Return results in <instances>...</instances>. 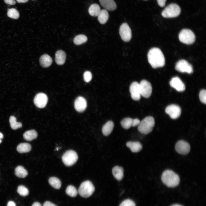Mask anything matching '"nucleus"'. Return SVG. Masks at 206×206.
Returning a JSON list of instances; mask_svg holds the SVG:
<instances>
[{
  "mask_svg": "<svg viewBox=\"0 0 206 206\" xmlns=\"http://www.w3.org/2000/svg\"><path fill=\"white\" fill-rule=\"evenodd\" d=\"M148 61L154 68L163 67L165 64V59L161 50L157 47L150 49L147 55Z\"/></svg>",
  "mask_w": 206,
  "mask_h": 206,
  "instance_id": "nucleus-1",
  "label": "nucleus"
},
{
  "mask_svg": "<svg viewBox=\"0 0 206 206\" xmlns=\"http://www.w3.org/2000/svg\"><path fill=\"white\" fill-rule=\"evenodd\" d=\"M161 180L163 183L167 187H174L179 184L180 179L179 175L173 171L167 170L163 173Z\"/></svg>",
  "mask_w": 206,
  "mask_h": 206,
  "instance_id": "nucleus-2",
  "label": "nucleus"
},
{
  "mask_svg": "<svg viewBox=\"0 0 206 206\" xmlns=\"http://www.w3.org/2000/svg\"><path fill=\"white\" fill-rule=\"evenodd\" d=\"M155 124L154 118L151 116L146 117L143 119L138 125V130L144 134H147L152 130Z\"/></svg>",
  "mask_w": 206,
  "mask_h": 206,
  "instance_id": "nucleus-3",
  "label": "nucleus"
},
{
  "mask_svg": "<svg viewBox=\"0 0 206 206\" xmlns=\"http://www.w3.org/2000/svg\"><path fill=\"white\" fill-rule=\"evenodd\" d=\"M181 9L177 4L172 3L167 6L161 13L162 16L165 18H173L178 16L180 14Z\"/></svg>",
  "mask_w": 206,
  "mask_h": 206,
  "instance_id": "nucleus-4",
  "label": "nucleus"
},
{
  "mask_svg": "<svg viewBox=\"0 0 206 206\" xmlns=\"http://www.w3.org/2000/svg\"><path fill=\"white\" fill-rule=\"evenodd\" d=\"M95 190V187L92 183L89 181H86L80 185L78 190L80 195L84 198L91 196Z\"/></svg>",
  "mask_w": 206,
  "mask_h": 206,
  "instance_id": "nucleus-5",
  "label": "nucleus"
},
{
  "mask_svg": "<svg viewBox=\"0 0 206 206\" xmlns=\"http://www.w3.org/2000/svg\"><path fill=\"white\" fill-rule=\"evenodd\" d=\"M179 39L181 42L189 45L193 43L195 41V37L193 32L189 29H184L179 34Z\"/></svg>",
  "mask_w": 206,
  "mask_h": 206,
  "instance_id": "nucleus-6",
  "label": "nucleus"
},
{
  "mask_svg": "<svg viewBox=\"0 0 206 206\" xmlns=\"http://www.w3.org/2000/svg\"><path fill=\"white\" fill-rule=\"evenodd\" d=\"M78 159V157L76 152L72 150L66 152L62 157V161L67 166H70L74 164Z\"/></svg>",
  "mask_w": 206,
  "mask_h": 206,
  "instance_id": "nucleus-7",
  "label": "nucleus"
},
{
  "mask_svg": "<svg viewBox=\"0 0 206 206\" xmlns=\"http://www.w3.org/2000/svg\"><path fill=\"white\" fill-rule=\"evenodd\" d=\"M175 69L180 72L189 74L192 73L193 71L192 66L184 60H180L176 63Z\"/></svg>",
  "mask_w": 206,
  "mask_h": 206,
  "instance_id": "nucleus-8",
  "label": "nucleus"
},
{
  "mask_svg": "<svg viewBox=\"0 0 206 206\" xmlns=\"http://www.w3.org/2000/svg\"><path fill=\"white\" fill-rule=\"evenodd\" d=\"M139 84L141 95L145 98L149 97L152 92L151 84L146 80H142Z\"/></svg>",
  "mask_w": 206,
  "mask_h": 206,
  "instance_id": "nucleus-9",
  "label": "nucleus"
},
{
  "mask_svg": "<svg viewBox=\"0 0 206 206\" xmlns=\"http://www.w3.org/2000/svg\"><path fill=\"white\" fill-rule=\"evenodd\" d=\"M119 33L122 39L125 42L129 41L132 37L131 29L126 23H124L120 26Z\"/></svg>",
  "mask_w": 206,
  "mask_h": 206,
  "instance_id": "nucleus-10",
  "label": "nucleus"
},
{
  "mask_svg": "<svg viewBox=\"0 0 206 206\" xmlns=\"http://www.w3.org/2000/svg\"><path fill=\"white\" fill-rule=\"evenodd\" d=\"M165 111L171 118L175 119L181 115V109L179 106L173 104L168 106L165 109Z\"/></svg>",
  "mask_w": 206,
  "mask_h": 206,
  "instance_id": "nucleus-11",
  "label": "nucleus"
},
{
  "mask_svg": "<svg viewBox=\"0 0 206 206\" xmlns=\"http://www.w3.org/2000/svg\"><path fill=\"white\" fill-rule=\"evenodd\" d=\"M176 151L179 154L186 155L188 154L190 150L189 144L183 140H180L176 143L175 146Z\"/></svg>",
  "mask_w": 206,
  "mask_h": 206,
  "instance_id": "nucleus-12",
  "label": "nucleus"
},
{
  "mask_svg": "<svg viewBox=\"0 0 206 206\" xmlns=\"http://www.w3.org/2000/svg\"><path fill=\"white\" fill-rule=\"evenodd\" d=\"M48 101V98L46 94L43 93L37 94L34 97L33 101L35 105L39 108H44Z\"/></svg>",
  "mask_w": 206,
  "mask_h": 206,
  "instance_id": "nucleus-13",
  "label": "nucleus"
},
{
  "mask_svg": "<svg viewBox=\"0 0 206 206\" xmlns=\"http://www.w3.org/2000/svg\"><path fill=\"white\" fill-rule=\"evenodd\" d=\"M129 90L133 100L137 101L140 99L141 95L139 83L137 82H133L130 86Z\"/></svg>",
  "mask_w": 206,
  "mask_h": 206,
  "instance_id": "nucleus-14",
  "label": "nucleus"
},
{
  "mask_svg": "<svg viewBox=\"0 0 206 206\" xmlns=\"http://www.w3.org/2000/svg\"><path fill=\"white\" fill-rule=\"evenodd\" d=\"M171 86L179 92H182L185 90V84L178 77H173L170 82Z\"/></svg>",
  "mask_w": 206,
  "mask_h": 206,
  "instance_id": "nucleus-15",
  "label": "nucleus"
},
{
  "mask_svg": "<svg viewBox=\"0 0 206 206\" xmlns=\"http://www.w3.org/2000/svg\"><path fill=\"white\" fill-rule=\"evenodd\" d=\"M75 108L78 112H82L86 108L87 103L86 100L83 97L79 96L75 100L74 103Z\"/></svg>",
  "mask_w": 206,
  "mask_h": 206,
  "instance_id": "nucleus-16",
  "label": "nucleus"
},
{
  "mask_svg": "<svg viewBox=\"0 0 206 206\" xmlns=\"http://www.w3.org/2000/svg\"><path fill=\"white\" fill-rule=\"evenodd\" d=\"M101 5L107 10L112 11L116 8V4L113 0H99Z\"/></svg>",
  "mask_w": 206,
  "mask_h": 206,
  "instance_id": "nucleus-17",
  "label": "nucleus"
},
{
  "mask_svg": "<svg viewBox=\"0 0 206 206\" xmlns=\"http://www.w3.org/2000/svg\"><path fill=\"white\" fill-rule=\"evenodd\" d=\"M66 58L65 52L62 50L57 51L55 54V60L57 64L61 65L65 62Z\"/></svg>",
  "mask_w": 206,
  "mask_h": 206,
  "instance_id": "nucleus-18",
  "label": "nucleus"
},
{
  "mask_svg": "<svg viewBox=\"0 0 206 206\" xmlns=\"http://www.w3.org/2000/svg\"><path fill=\"white\" fill-rule=\"evenodd\" d=\"M126 146L131 151L133 152H137L140 151L142 146L141 144L137 141H129L126 143Z\"/></svg>",
  "mask_w": 206,
  "mask_h": 206,
  "instance_id": "nucleus-19",
  "label": "nucleus"
},
{
  "mask_svg": "<svg viewBox=\"0 0 206 206\" xmlns=\"http://www.w3.org/2000/svg\"><path fill=\"white\" fill-rule=\"evenodd\" d=\"M39 61L40 65L43 68L49 67L52 62V58L47 54H44L41 56Z\"/></svg>",
  "mask_w": 206,
  "mask_h": 206,
  "instance_id": "nucleus-20",
  "label": "nucleus"
},
{
  "mask_svg": "<svg viewBox=\"0 0 206 206\" xmlns=\"http://www.w3.org/2000/svg\"><path fill=\"white\" fill-rule=\"evenodd\" d=\"M112 173L114 177L117 180H121L124 177V170L121 167L116 166L112 169Z\"/></svg>",
  "mask_w": 206,
  "mask_h": 206,
  "instance_id": "nucleus-21",
  "label": "nucleus"
},
{
  "mask_svg": "<svg viewBox=\"0 0 206 206\" xmlns=\"http://www.w3.org/2000/svg\"><path fill=\"white\" fill-rule=\"evenodd\" d=\"M114 127V124L112 121H109L103 126L102 132L105 136L109 135L112 132Z\"/></svg>",
  "mask_w": 206,
  "mask_h": 206,
  "instance_id": "nucleus-22",
  "label": "nucleus"
},
{
  "mask_svg": "<svg viewBox=\"0 0 206 206\" xmlns=\"http://www.w3.org/2000/svg\"><path fill=\"white\" fill-rule=\"evenodd\" d=\"M100 6L97 4H92L89 7L88 12L90 15L92 16H98L101 11Z\"/></svg>",
  "mask_w": 206,
  "mask_h": 206,
  "instance_id": "nucleus-23",
  "label": "nucleus"
},
{
  "mask_svg": "<svg viewBox=\"0 0 206 206\" xmlns=\"http://www.w3.org/2000/svg\"><path fill=\"white\" fill-rule=\"evenodd\" d=\"M109 18V14L107 10L103 9L101 11L98 16V19L99 23L104 24L106 23Z\"/></svg>",
  "mask_w": 206,
  "mask_h": 206,
  "instance_id": "nucleus-24",
  "label": "nucleus"
},
{
  "mask_svg": "<svg viewBox=\"0 0 206 206\" xmlns=\"http://www.w3.org/2000/svg\"><path fill=\"white\" fill-rule=\"evenodd\" d=\"M23 136L25 140L31 141L37 138V133L35 130H31L26 131Z\"/></svg>",
  "mask_w": 206,
  "mask_h": 206,
  "instance_id": "nucleus-25",
  "label": "nucleus"
},
{
  "mask_svg": "<svg viewBox=\"0 0 206 206\" xmlns=\"http://www.w3.org/2000/svg\"><path fill=\"white\" fill-rule=\"evenodd\" d=\"M31 145L27 143L19 144L17 147V150L20 153H26L29 152L31 150Z\"/></svg>",
  "mask_w": 206,
  "mask_h": 206,
  "instance_id": "nucleus-26",
  "label": "nucleus"
},
{
  "mask_svg": "<svg viewBox=\"0 0 206 206\" xmlns=\"http://www.w3.org/2000/svg\"><path fill=\"white\" fill-rule=\"evenodd\" d=\"M15 175L19 178H24L28 175L27 171L21 166L17 167L15 170Z\"/></svg>",
  "mask_w": 206,
  "mask_h": 206,
  "instance_id": "nucleus-27",
  "label": "nucleus"
},
{
  "mask_svg": "<svg viewBox=\"0 0 206 206\" xmlns=\"http://www.w3.org/2000/svg\"><path fill=\"white\" fill-rule=\"evenodd\" d=\"M48 182L50 185L56 189H59L61 187V183L60 181L56 177H50L49 179Z\"/></svg>",
  "mask_w": 206,
  "mask_h": 206,
  "instance_id": "nucleus-28",
  "label": "nucleus"
},
{
  "mask_svg": "<svg viewBox=\"0 0 206 206\" xmlns=\"http://www.w3.org/2000/svg\"><path fill=\"white\" fill-rule=\"evenodd\" d=\"M122 127L126 129L132 126L133 119L130 118H126L123 119L120 122Z\"/></svg>",
  "mask_w": 206,
  "mask_h": 206,
  "instance_id": "nucleus-29",
  "label": "nucleus"
},
{
  "mask_svg": "<svg viewBox=\"0 0 206 206\" xmlns=\"http://www.w3.org/2000/svg\"><path fill=\"white\" fill-rule=\"evenodd\" d=\"M9 122L11 128L13 130H16L22 126L21 123L17 122L16 121V118L14 116H10L9 118Z\"/></svg>",
  "mask_w": 206,
  "mask_h": 206,
  "instance_id": "nucleus-30",
  "label": "nucleus"
},
{
  "mask_svg": "<svg viewBox=\"0 0 206 206\" xmlns=\"http://www.w3.org/2000/svg\"><path fill=\"white\" fill-rule=\"evenodd\" d=\"M87 39V38L85 35L80 34L75 37L74 39V42L75 44L79 45L85 43Z\"/></svg>",
  "mask_w": 206,
  "mask_h": 206,
  "instance_id": "nucleus-31",
  "label": "nucleus"
},
{
  "mask_svg": "<svg viewBox=\"0 0 206 206\" xmlns=\"http://www.w3.org/2000/svg\"><path fill=\"white\" fill-rule=\"evenodd\" d=\"M66 193L68 195L72 197H76L78 194V192L76 188L74 186L70 185L68 186Z\"/></svg>",
  "mask_w": 206,
  "mask_h": 206,
  "instance_id": "nucleus-32",
  "label": "nucleus"
},
{
  "mask_svg": "<svg viewBox=\"0 0 206 206\" xmlns=\"http://www.w3.org/2000/svg\"><path fill=\"white\" fill-rule=\"evenodd\" d=\"M7 15L9 17L15 19H17L19 16L18 11L15 8L8 9Z\"/></svg>",
  "mask_w": 206,
  "mask_h": 206,
  "instance_id": "nucleus-33",
  "label": "nucleus"
},
{
  "mask_svg": "<svg viewBox=\"0 0 206 206\" xmlns=\"http://www.w3.org/2000/svg\"><path fill=\"white\" fill-rule=\"evenodd\" d=\"M17 191L20 195L23 197L27 195L29 193L28 189L22 185H20L18 187Z\"/></svg>",
  "mask_w": 206,
  "mask_h": 206,
  "instance_id": "nucleus-34",
  "label": "nucleus"
},
{
  "mask_svg": "<svg viewBox=\"0 0 206 206\" xmlns=\"http://www.w3.org/2000/svg\"><path fill=\"white\" fill-rule=\"evenodd\" d=\"M199 98L200 101L203 103H206V91L203 89L201 90L199 93Z\"/></svg>",
  "mask_w": 206,
  "mask_h": 206,
  "instance_id": "nucleus-35",
  "label": "nucleus"
},
{
  "mask_svg": "<svg viewBox=\"0 0 206 206\" xmlns=\"http://www.w3.org/2000/svg\"><path fill=\"white\" fill-rule=\"evenodd\" d=\"M119 206H136V205L133 201L130 199H127L123 201Z\"/></svg>",
  "mask_w": 206,
  "mask_h": 206,
  "instance_id": "nucleus-36",
  "label": "nucleus"
},
{
  "mask_svg": "<svg viewBox=\"0 0 206 206\" xmlns=\"http://www.w3.org/2000/svg\"><path fill=\"white\" fill-rule=\"evenodd\" d=\"M83 78L84 81L88 82L92 79V75L91 73L89 71H86L84 72L83 75Z\"/></svg>",
  "mask_w": 206,
  "mask_h": 206,
  "instance_id": "nucleus-37",
  "label": "nucleus"
},
{
  "mask_svg": "<svg viewBox=\"0 0 206 206\" xmlns=\"http://www.w3.org/2000/svg\"><path fill=\"white\" fill-rule=\"evenodd\" d=\"M167 0H157L159 5L161 7H164L165 4V2Z\"/></svg>",
  "mask_w": 206,
  "mask_h": 206,
  "instance_id": "nucleus-38",
  "label": "nucleus"
},
{
  "mask_svg": "<svg viewBox=\"0 0 206 206\" xmlns=\"http://www.w3.org/2000/svg\"><path fill=\"white\" fill-rule=\"evenodd\" d=\"M140 122V120L138 118L133 119L132 126L134 127L138 125Z\"/></svg>",
  "mask_w": 206,
  "mask_h": 206,
  "instance_id": "nucleus-39",
  "label": "nucleus"
},
{
  "mask_svg": "<svg viewBox=\"0 0 206 206\" xmlns=\"http://www.w3.org/2000/svg\"><path fill=\"white\" fill-rule=\"evenodd\" d=\"M4 1L6 3L9 5H14L16 3L15 0H4Z\"/></svg>",
  "mask_w": 206,
  "mask_h": 206,
  "instance_id": "nucleus-40",
  "label": "nucleus"
},
{
  "mask_svg": "<svg viewBox=\"0 0 206 206\" xmlns=\"http://www.w3.org/2000/svg\"><path fill=\"white\" fill-rule=\"evenodd\" d=\"M43 206H57L56 205L52 203V202L49 201H46L43 204Z\"/></svg>",
  "mask_w": 206,
  "mask_h": 206,
  "instance_id": "nucleus-41",
  "label": "nucleus"
},
{
  "mask_svg": "<svg viewBox=\"0 0 206 206\" xmlns=\"http://www.w3.org/2000/svg\"><path fill=\"white\" fill-rule=\"evenodd\" d=\"M7 206H16V205L13 201H9L8 202Z\"/></svg>",
  "mask_w": 206,
  "mask_h": 206,
  "instance_id": "nucleus-42",
  "label": "nucleus"
},
{
  "mask_svg": "<svg viewBox=\"0 0 206 206\" xmlns=\"http://www.w3.org/2000/svg\"><path fill=\"white\" fill-rule=\"evenodd\" d=\"M32 206H42V205L39 203L35 202L32 204Z\"/></svg>",
  "mask_w": 206,
  "mask_h": 206,
  "instance_id": "nucleus-43",
  "label": "nucleus"
},
{
  "mask_svg": "<svg viewBox=\"0 0 206 206\" xmlns=\"http://www.w3.org/2000/svg\"><path fill=\"white\" fill-rule=\"evenodd\" d=\"M29 0H16L17 2L19 3H25L28 1Z\"/></svg>",
  "mask_w": 206,
  "mask_h": 206,
  "instance_id": "nucleus-44",
  "label": "nucleus"
},
{
  "mask_svg": "<svg viewBox=\"0 0 206 206\" xmlns=\"http://www.w3.org/2000/svg\"><path fill=\"white\" fill-rule=\"evenodd\" d=\"M3 135L2 133L0 132V144L2 142V139L3 138Z\"/></svg>",
  "mask_w": 206,
  "mask_h": 206,
  "instance_id": "nucleus-45",
  "label": "nucleus"
},
{
  "mask_svg": "<svg viewBox=\"0 0 206 206\" xmlns=\"http://www.w3.org/2000/svg\"><path fill=\"white\" fill-rule=\"evenodd\" d=\"M171 206H182L181 205H178V204H174V205H171Z\"/></svg>",
  "mask_w": 206,
  "mask_h": 206,
  "instance_id": "nucleus-46",
  "label": "nucleus"
},
{
  "mask_svg": "<svg viewBox=\"0 0 206 206\" xmlns=\"http://www.w3.org/2000/svg\"></svg>",
  "mask_w": 206,
  "mask_h": 206,
  "instance_id": "nucleus-47",
  "label": "nucleus"
}]
</instances>
